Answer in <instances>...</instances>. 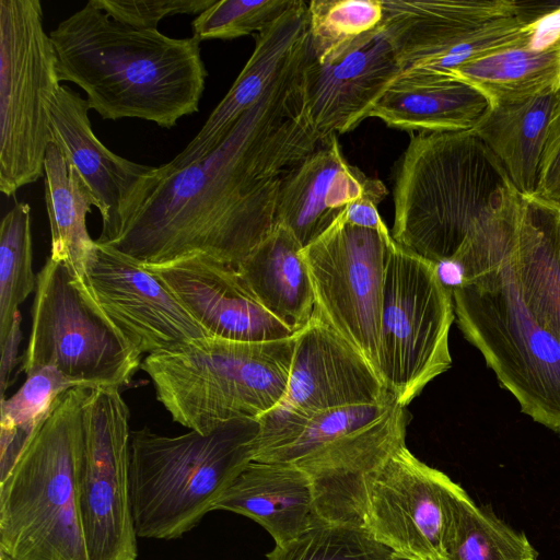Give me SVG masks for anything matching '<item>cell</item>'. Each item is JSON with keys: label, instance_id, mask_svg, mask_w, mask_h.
I'll list each match as a JSON object with an SVG mask.
<instances>
[{"label": "cell", "instance_id": "d4e9b609", "mask_svg": "<svg viewBox=\"0 0 560 560\" xmlns=\"http://www.w3.org/2000/svg\"><path fill=\"white\" fill-rule=\"evenodd\" d=\"M504 264L528 308L560 341V210L523 197L514 245Z\"/></svg>", "mask_w": 560, "mask_h": 560}, {"label": "cell", "instance_id": "5b68a950", "mask_svg": "<svg viewBox=\"0 0 560 560\" xmlns=\"http://www.w3.org/2000/svg\"><path fill=\"white\" fill-rule=\"evenodd\" d=\"M258 420L228 422L209 434L131 431L129 489L140 538L173 540L195 528L253 460Z\"/></svg>", "mask_w": 560, "mask_h": 560}, {"label": "cell", "instance_id": "603a6c76", "mask_svg": "<svg viewBox=\"0 0 560 560\" xmlns=\"http://www.w3.org/2000/svg\"><path fill=\"white\" fill-rule=\"evenodd\" d=\"M213 510L252 518L280 546L296 538L315 517L313 487L293 464L252 460Z\"/></svg>", "mask_w": 560, "mask_h": 560}, {"label": "cell", "instance_id": "4fadbf2b", "mask_svg": "<svg viewBox=\"0 0 560 560\" xmlns=\"http://www.w3.org/2000/svg\"><path fill=\"white\" fill-rule=\"evenodd\" d=\"M130 412L118 387L91 388L78 494L89 560H137L129 489Z\"/></svg>", "mask_w": 560, "mask_h": 560}, {"label": "cell", "instance_id": "52a82bcc", "mask_svg": "<svg viewBox=\"0 0 560 560\" xmlns=\"http://www.w3.org/2000/svg\"><path fill=\"white\" fill-rule=\"evenodd\" d=\"M451 290L465 338L522 412L560 433V341L528 308L506 265Z\"/></svg>", "mask_w": 560, "mask_h": 560}, {"label": "cell", "instance_id": "7402d4cb", "mask_svg": "<svg viewBox=\"0 0 560 560\" xmlns=\"http://www.w3.org/2000/svg\"><path fill=\"white\" fill-rule=\"evenodd\" d=\"M306 34L307 2L294 0L276 21L255 34L254 51L229 92L186 148L163 165L182 168L213 151L237 119L261 98Z\"/></svg>", "mask_w": 560, "mask_h": 560}, {"label": "cell", "instance_id": "d590c367", "mask_svg": "<svg viewBox=\"0 0 560 560\" xmlns=\"http://www.w3.org/2000/svg\"><path fill=\"white\" fill-rule=\"evenodd\" d=\"M112 19L137 28L158 30L166 16L201 13L217 0H93Z\"/></svg>", "mask_w": 560, "mask_h": 560}, {"label": "cell", "instance_id": "1f68e13d", "mask_svg": "<svg viewBox=\"0 0 560 560\" xmlns=\"http://www.w3.org/2000/svg\"><path fill=\"white\" fill-rule=\"evenodd\" d=\"M31 207L16 203L0 225V343L10 331L19 306L35 292Z\"/></svg>", "mask_w": 560, "mask_h": 560}, {"label": "cell", "instance_id": "4dcf8cb0", "mask_svg": "<svg viewBox=\"0 0 560 560\" xmlns=\"http://www.w3.org/2000/svg\"><path fill=\"white\" fill-rule=\"evenodd\" d=\"M74 386L78 385L56 368L46 366L27 375L18 392L1 400L0 477L10 470L55 399Z\"/></svg>", "mask_w": 560, "mask_h": 560}, {"label": "cell", "instance_id": "2e32d148", "mask_svg": "<svg viewBox=\"0 0 560 560\" xmlns=\"http://www.w3.org/2000/svg\"><path fill=\"white\" fill-rule=\"evenodd\" d=\"M400 73L382 24L326 61L313 60L306 50L302 70L305 108L322 144L368 118Z\"/></svg>", "mask_w": 560, "mask_h": 560}, {"label": "cell", "instance_id": "8992f818", "mask_svg": "<svg viewBox=\"0 0 560 560\" xmlns=\"http://www.w3.org/2000/svg\"><path fill=\"white\" fill-rule=\"evenodd\" d=\"M295 335L270 341L207 337L147 355L140 369L173 421L201 434L258 420L287 392Z\"/></svg>", "mask_w": 560, "mask_h": 560}, {"label": "cell", "instance_id": "8d00e7d4", "mask_svg": "<svg viewBox=\"0 0 560 560\" xmlns=\"http://www.w3.org/2000/svg\"><path fill=\"white\" fill-rule=\"evenodd\" d=\"M532 197L560 210V93L549 120L536 188Z\"/></svg>", "mask_w": 560, "mask_h": 560}, {"label": "cell", "instance_id": "f546056e", "mask_svg": "<svg viewBox=\"0 0 560 560\" xmlns=\"http://www.w3.org/2000/svg\"><path fill=\"white\" fill-rule=\"evenodd\" d=\"M444 560H537L526 535L501 521L490 506H478L454 483L443 534Z\"/></svg>", "mask_w": 560, "mask_h": 560}, {"label": "cell", "instance_id": "d6a6232c", "mask_svg": "<svg viewBox=\"0 0 560 560\" xmlns=\"http://www.w3.org/2000/svg\"><path fill=\"white\" fill-rule=\"evenodd\" d=\"M382 21V0H312L307 3V55L326 61Z\"/></svg>", "mask_w": 560, "mask_h": 560}, {"label": "cell", "instance_id": "e575fe53", "mask_svg": "<svg viewBox=\"0 0 560 560\" xmlns=\"http://www.w3.org/2000/svg\"><path fill=\"white\" fill-rule=\"evenodd\" d=\"M294 0H217L192 21L194 37L234 39L257 34L285 12Z\"/></svg>", "mask_w": 560, "mask_h": 560}, {"label": "cell", "instance_id": "9a60e30c", "mask_svg": "<svg viewBox=\"0 0 560 560\" xmlns=\"http://www.w3.org/2000/svg\"><path fill=\"white\" fill-rule=\"evenodd\" d=\"M454 483L405 444L366 478L363 528L393 552L444 560L443 534Z\"/></svg>", "mask_w": 560, "mask_h": 560}, {"label": "cell", "instance_id": "4316f807", "mask_svg": "<svg viewBox=\"0 0 560 560\" xmlns=\"http://www.w3.org/2000/svg\"><path fill=\"white\" fill-rule=\"evenodd\" d=\"M559 93L489 105L471 129L500 161L523 197L534 195L547 129Z\"/></svg>", "mask_w": 560, "mask_h": 560}, {"label": "cell", "instance_id": "ab89813d", "mask_svg": "<svg viewBox=\"0 0 560 560\" xmlns=\"http://www.w3.org/2000/svg\"><path fill=\"white\" fill-rule=\"evenodd\" d=\"M392 560H417V559H412V558L402 556L400 553L393 552Z\"/></svg>", "mask_w": 560, "mask_h": 560}, {"label": "cell", "instance_id": "74e56055", "mask_svg": "<svg viewBox=\"0 0 560 560\" xmlns=\"http://www.w3.org/2000/svg\"><path fill=\"white\" fill-rule=\"evenodd\" d=\"M22 340L21 314L18 312L4 341L0 343V392L1 400L4 399V393L10 385V377L14 366L18 363V350Z\"/></svg>", "mask_w": 560, "mask_h": 560}, {"label": "cell", "instance_id": "ac0fdd59", "mask_svg": "<svg viewBox=\"0 0 560 560\" xmlns=\"http://www.w3.org/2000/svg\"><path fill=\"white\" fill-rule=\"evenodd\" d=\"M395 400L368 360L315 311L295 334L282 409L306 417L355 405Z\"/></svg>", "mask_w": 560, "mask_h": 560}, {"label": "cell", "instance_id": "cb8c5ba5", "mask_svg": "<svg viewBox=\"0 0 560 560\" xmlns=\"http://www.w3.org/2000/svg\"><path fill=\"white\" fill-rule=\"evenodd\" d=\"M488 106L486 96L465 82L401 72L369 117L409 132L466 131Z\"/></svg>", "mask_w": 560, "mask_h": 560}, {"label": "cell", "instance_id": "83f0119b", "mask_svg": "<svg viewBox=\"0 0 560 560\" xmlns=\"http://www.w3.org/2000/svg\"><path fill=\"white\" fill-rule=\"evenodd\" d=\"M45 199L50 228V255L74 281H83L97 247L86 228V214L97 202L78 171L50 143L45 158Z\"/></svg>", "mask_w": 560, "mask_h": 560}, {"label": "cell", "instance_id": "30bf717a", "mask_svg": "<svg viewBox=\"0 0 560 560\" xmlns=\"http://www.w3.org/2000/svg\"><path fill=\"white\" fill-rule=\"evenodd\" d=\"M36 276L22 361L26 376L52 366L78 386L128 385L141 365V354L74 284L62 262L48 256Z\"/></svg>", "mask_w": 560, "mask_h": 560}, {"label": "cell", "instance_id": "9c48e42d", "mask_svg": "<svg viewBox=\"0 0 560 560\" xmlns=\"http://www.w3.org/2000/svg\"><path fill=\"white\" fill-rule=\"evenodd\" d=\"M452 290L438 266L387 240L380 330L381 375L397 405L407 407L452 365Z\"/></svg>", "mask_w": 560, "mask_h": 560}, {"label": "cell", "instance_id": "8fae6325", "mask_svg": "<svg viewBox=\"0 0 560 560\" xmlns=\"http://www.w3.org/2000/svg\"><path fill=\"white\" fill-rule=\"evenodd\" d=\"M383 30L401 72L452 79L459 66L528 44L530 24L513 0H382Z\"/></svg>", "mask_w": 560, "mask_h": 560}, {"label": "cell", "instance_id": "5bb4252c", "mask_svg": "<svg viewBox=\"0 0 560 560\" xmlns=\"http://www.w3.org/2000/svg\"><path fill=\"white\" fill-rule=\"evenodd\" d=\"M73 282L141 355L210 337L154 275L107 245L97 243L84 280Z\"/></svg>", "mask_w": 560, "mask_h": 560}, {"label": "cell", "instance_id": "e0dca14e", "mask_svg": "<svg viewBox=\"0 0 560 560\" xmlns=\"http://www.w3.org/2000/svg\"><path fill=\"white\" fill-rule=\"evenodd\" d=\"M89 109L85 98L60 85L49 104L51 143L93 194L102 217L96 242L107 244L142 202L156 167L135 163L107 149L92 130Z\"/></svg>", "mask_w": 560, "mask_h": 560}, {"label": "cell", "instance_id": "836d02e7", "mask_svg": "<svg viewBox=\"0 0 560 560\" xmlns=\"http://www.w3.org/2000/svg\"><path fill=\"white\" fill-rule=\"evenodd\" d=\"M393 551L365 528L314 517L296 538L275 548L267 560H392Z\"/></svg>", "mask_w": 560, "mask_h": 560}, {"label": "cell", "instance_id": "f1b7e54d", "mask_svg": "<svg viewBox=\"0 0 560 560\" xmlns=\"http://www.w3.org/2000/svg\"><path fill=\"white\" fill-rule=\"evenodd\" d=\"M452 79L465 82L489 105L523 102L560 92V37L542 48L517 45L471 60Z\"/></svg>", "mask_w": 560, "mask_h": 560}, {"label": "cell", "instance_id": "7c38bea8", "mask_svg": "<svg viewBox=\"0 0 560 560\" xmlns=\"http://www.w3.org/2000/svg\"><path fill=\"white\" fill-rule=\"evenodd\" d=\"M389 236L387 226H357L342 212L302 249L314 311L368 360L381 378L380 330Z\"/></svg>", "mask_w": 560, "mask_h": 560}, {"label": "cell", "instance_id": "d6986e66", "mask_svg": "<svg viewBox=\"0 0 560 560\" xmlns=\"http://www.w3.org/2000/svg\"><path fill=\"white\" fill-rule=\"evenodd\" d=\"M406 408L395 404L375 421L292 463L311 480L315 517L363 528L366 478L405 445Z\"/></svg>", "mask_w": 560, "mask_h": 560}, {"label": "cell", "instance_id": "ffe728a7", "mask_svg": "<svg viewBox=\"0 0 560 560\" xmlns=\"http://www.w3.org/2000/svg\"><path fill=\"white\" fill-rule=\"evenodd\" d=\"M143 267L174 294L210 337L255 342L295 335L259 304L235 267L202 254Z\"/></svg>", "mask_w": 560, "mask_h": 560}, {"label": "cell", "instance_id": "3957f363", "mask_svg": "<svg viewBox=\"0 0 560 560\" xmlns=\"http://www.w3.org/2000/svg\"><path fill=\"white\" fill-rule=\"evenodd\" d=\"M522 195L471 131L411 136L394 188L393 240L435 264L515 215Z\"/></svg>", "mask_w": 560, "mask_h": 560}, {"label": "cell", "instance_id": "6da1fadb", "mask_svg": "<svg viewBox=\"0 0 560 560\" xmlns=\"http://www.w3.org/2000/svg\"><path fill=\"white\" fill-rule=\"evenodd\" d=\"M305 52L300 44L208 155L156 166L140 206L103 245L142 266L202 254L236 268L272 231L283 174L322 144L305 108Z\"/></svg>", "mask_w": 560, "mask_h": 560}, {"label": "cell", "instance_id": "44dd1931", "mask_svg": "<svg viewBox=\"0 0 560 560\" xmlns=\"http://www.w3.org/2000/svg\"><path fill=\"white\" fill-rule=\"evenodd\" d=\"M387 189L366 176L341 152L337 136L285 172L281 178L275 224L289 230L305 247L322 235L353 201H382Z\"/></svg>", "mask_w": 560, "mask_h": 560}, {"label": "cell", "instance_id": "7a4b0ae2", "mask_svg": "<svg viewBox=\"0 0 560 560\" xmlns=\"http://www.w3.org/2000/svg\"><path fill=\"white\" fill-rule=\"evenodd\" d=\"M59 80L78 85L103 119L172 128L199 109L208 72L200 42L120 23L93 0L49 33Z\"/></svg>", "mask_w": 560, "mask_h": 560}, {"label": "cell", "instance_id": "ba28073f", "mask_svg": "<svg viewBox=\"0 0 560 560\" xmlns=\"http://www.w3.org/2000/svg\"><path fill=\"white\" fill-rule=\"evenodd\" d=\"M57 56L38 0H0V190L13 196L45 175Z\"/></svg>", "mask_w": 560, "mask_h": 560}, {"label": "cell", "instance_id": "f35d334b", "mask_svg": "<svg viewBox=\"0 0 560 560\" xmlns=\"http://www.w3.org/2000/svg\"><path fill=\"white\" fill-rule=\"evenodd\" d=\"M380 201L363 197L351 202L343 211L346 220L357 226L381 230L385 225L378 211Z\"/></svg>", "mask_w": 560, "mask_h": 560}, {"label": "cell", "instance_id": "484cf974", "mask_svg": "<svg viewBox=\"0 0 560 560\" xmlns=\"http://www.w3.org/2000/svg\"><path fill=\"white\" fill-rule=\"evenodd\" d=\"M302 249L289 230L275 224L269 235L236 267L259 304L294 334L310 323L315 308Z\"/></svg>", "mask_w": 560, "mask_h": 560}, {"label": "cell", "instance_id": "277c9868", "mask_svg": "<svg viewBox=\"0 0 560 560\" xmlns=\"http://www.w3.org/2000/svg\"><path fill=\"white\" fill-rule=\"evenodd\" d=\"M91 388L60 394L0 478V560H89L78 472Z\"/></svg>", "mask_w": 560, "mask_h": 560}]
</instances>
